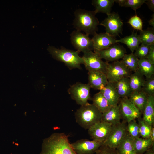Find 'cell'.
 Here are the masks:
<instances>
[{
	"instance_id": "cell-1",
	"label": "cell",
	"mask_w": 154,
	"mask_h": 154,
	"mask_svg": "<svg viewBox=\"0 0 154 154\" xmlns=\"http://www.w3.org/2000/svg\"><path fill=\"white\" fill-rule=\"evenodd\" d=\"M64 133H54L43 141L40 154H77Z\"/></svg>"
},
{
	"instance_id": "cell-2",
	"label": "cell",
	"mask_w": 154,
	"mask_h": 154,
	"mask_svg": "<svg viewBox=\"0 0 154 154\" xmlns=\"http://www.w3.org/2000/svg\"><path fill=\"white\" fill-rule=\"evenodd\" d=\"M94 11L79 9L74 13L73 25L76 30L84 32L89 35H93L98 30L99 22Z\"/></svg>"
},
{
	"instance_id": "cell-3",
	"label": "cell",
	"mask_w": 154,
	"mask_h": 154,
	"mask_svg": "<svg viewBox=\"0 0 154 154\" xmlns=\"http://www.w3.org/2000/svg\"><path fill=\"white\" fill-rule=\"evenodd\" d=\"M102 116V113L93 104L89 103L81 106L75 114L76 122L85 129L101 121Z\"/></svg>"
},
{
	"instance_id": "cell-4",
	"label": "cell",
	"mask_w": 154,
	"mask_h": 154,
	"mask_svg": "<svg viewBox=\"0 0 154 154\" xmlns=\"http://www.w3.org/2000/svg\"><path fill=\"white\" fill-rule=\"evenodd\" d=\"M47 50L53 58L64 63L70 69L81 68V65L83 64L82 57L79 55L77 51L67 49L62 47L58 48L49 46Z\"/></svg>"
},
{
	"instance_id": "cell-5",
	"label": "cell",
	"mask_w": 154,
	"mask_h": 154,
	"mask_svg": "<svg viewBox=\"0 0 154 154\" xmlns=\"http://www.w3.org/2000/svg\"><path fill=\"white\" fill-rule=\"evenodd\" d=\"M107 62L105 74L109 82L114 84L123 78L129 77L131 74L121 60Z\"/></svg>"
},
{
	"instance_id": "cell-6",
	"label": "cell",
	"mask_w": 154,
	"mask_h": 154,
	"mask_svg": "<svg viewBox=\"0 0 154 154\" xmlns=\"http://www.w3.org/2000/svg\"><path fill=\"white\" fill-rule=\"evenodd\" d=\"M127 125L126 122L124 121L112 125L110 133L103 144L116 149L127 133Z\"/></svg>"
},
{
	"instance_id": "cell-7",
	"label": "cell",
	"mask_w": 154,
	"mask_h": 154,
	"mask_svg": "<svg viewBox=\"0 0 154 154\" xmlns=\"http://www.w3.org/2000/svg\"><path fill=\"white\" fill-rule=\"evenodd\" d=\"M90 88L88 83L78 82L71 86L68 91L72 99L81 106L88 103V101L91 99Z\"/></svg>"
},
{
	"instance_id": "cell-8",
	"label": "cell",
	"mask_w": 154,
	"mask_h": 154,
	"mask_svg": "<svg viewBox=\"0 0 154 154\" xmlns=\"http://www.w3.org/2000/svg\"><path fill=\"white\" fill-rule=\"evenodd\" d=\"M99 24L105 28L106 32L115 37L122 34L123 23L118 13H111Z\"/></svg>"
},
{
	"instance_id": "cell-9",
	"label": "cell",
	"mask_w": 154,
	"mask_h": 154,
	"mask_svg": "<svg viewBox=\"0 0 154 154\" xmlns=\"http://www.w3.org/2000/svg\"><path fill=\"white\" fill-rule=\"evenodd\" d=\"M83 64L89 71H98L105 74L107 62L102 60L96 52L90 51L83 53Z\"/></svg>"
},
{
	"instance_id": "cell-10",
	"label": "cell",
	"mask_w": 154,
	"mask_h": 154,
	"mask_svg": "<svg viewBox=\"0 0 154 154\" xmlns=\"http://www.w3.org/2000/svg\"><path fill=\"white\" fill-rule=\"evenodd\" d=\"M89 35L76 30L71 33V43L77 51L84 53L93 50L92 39Z\"/></svg>"
},
{
	"instance_id": "cell-11",
	"label": "cell",
	"mask_w": 154,
	"mask_h": 154,
	"mask_svg": "<svg viewBox=\"0 0 154 154\" xmlns=\"http://www.w3.org/2000/svg\"><path fill=\"white\" fill-rule=\"evenodd\" d=\"M118 105L121 118L126 122L141 117L142 113L128 98H120Z\"/></svg>"
},
{
	"instance_id": "cell-12",
	"label": "cell",
	"mask_w": 154,
	"mask_h": 154,
	"mask_svg": "<svg viewBox=\"0 0 154 154\" xmlns=\"http://www.w3.org/2000/svg\"><path fill=\"white\" fill-rule=\"evenodd\" d=\"M112 125L107 122L101 121L96 123L88 130V133L92 140L104 142L111 131Z\"/></svg>"
},
{
	"instance_id": "cell-13",
	"label": "cell",
	"mask_w": 154,
	"mask_h": 154,
	"mask_svg": "<svg viewBox=\"0 0 154 154\" xmlns=\"http://www.w3.org/2000/svg\"><path fill=\"white\" fill-rule=\"evenodd\" d=\"M103 143L93 140L82 139L71 144L77 154H94Z\"/></svg>"
},
{
	"instance_id": "cell-14",
	"label": "cell",
	"mask_w": 154,
	"mask_h": 154,
	"mask_svg": "<svg viewBox=\"0 0 154 154\" xmlns=\"http://www.w3.org/2000/svg\"><path fill=\"white\" fill-rule=\"evenodd\" d=\"M97 52L102 59L106 62H114L122 59L126 54V49L122 45L117 43L114 44L108 48Z\"/></svg>"
},
{
	"instance_id": "cell-15",
	"label": "cell",
	"mask_w": 154,
	"mask_h": 154,
	"mask_svg": "<svg viewBox=\"0 0 154 154\" xmlns=\"http://www.w3.org/2000/svg\"><path fill=\"white\" fill-rule=\"evenodd\" d=\"M92 39L94 52L105 49L117 43L116 39L114 37L110 36L106 33L98 34L96 33L93 35Z\"/></svg>"
},
{
	"instance_id": "cell-16",
	"label": "cell",
	"mask_w": 154,
	"mask_h": 154,
	"mask_svg": "<svg viewBox=\"0 0 154 154\" xmlns=\"http://www.w3.org/2000/svg\"><path fill=\"white\" fill-rule=\"evenodd\" d=\"M88 83L91 88L100 90H102L108 83L106 74L98 71H89Z\"/></svg>"
},
{
	"instance_id": "cell-17",
	"label": "cell",
	"mask_w": 154,
	"mask_h": 154,
	"mask_svg": "<svg viewBox=\"0 0 154 154\" xmlns=\"http://www.w3.org/2000/svg\"><path fill=\"white\" fill-rule=\"evenodd\" d=\"M100 91L112 106H115L118 104L120 98L114 84L108 82L104 88Z\"/></svg>"
},
{
	"instance_id": "cell-18",
	"label": "cell",
	"mask_w": 154,
	"mask_h": 154,
	"mask_svg": "<svg viewBox=\"0 0 154 154\" xmlns=\"http://www.w3.org/2000/svg\"><path fill=\"white\" fill-rule=\"evenodd\" d=\"M122 119L118 105L112 106L107 111L102 114L101 121L114 125L121 122Z\"/></svg>"
},
{
	"instance_id": "cell-19",
	"label": "cell",
	"mask_w": 154,
	"mask_h": 154,
	"mask_svg": "<svg viewBox=\"0 0 154 154\" xmlns=\"http://www.w3.org/2000/svg\"><path fill=\"white\" fill-rule=\"evenodd\" d=\"M148 97V96L141 90L132 92L128 98L143 113L147 104Z\"/></svg>"
},
{
	"instance_id": "cell-20",
	"label": "cell",
	"mask_w": 154,
	"mask_h": 154,
	"mask_svg": "<svg viewBox=\"0 0 154 154\" xmlns=\"http://www.w3.org/2000/svg\"><path fill=\"white\" fill-rule=\"evenodd\" d=\"M143 119L151 127L154 123V96H148L147 104L143 111Z\"/></svg>"
},
{
	"instance_id": "cell-21",
	"label": "cell",
	"mask_w": 154,
	"mask_h": 154,
	"mask_svg": "<svg viewBox=\"0 0 154 154\" xmlns=\"http://www.w3.org/2000/svg\"><path fill=\"white\" fill-rule=\"evenodd\" d=\"M133 140L127 133L116 149L118 154H137L134 146Z\"/></svg>"
},
{
	"instance_id": "cell-22",
	"label": "cell",
	"mask_w": 154,
	"mask_h": 154,
	"mask_svg": "<svg viewBox=\"0 0 154 154\" xmlns=\"http://www.w3.org/2000/svg\"><path fill=\"white\" fill-rule=\"evenodd\" d=\"M116 42L125 44L131 52L133 53L137 47L141 44L139 35L134 31L131 34L119 40H116Z\"/></svg>"
},
{
	"instance_id": "cell-23",
	"label": "cell",
	"mask_w": 154,
	"mask_h": 154,
	"mask_svg": "<svg viewBox=\"0 0 154 154\" xmlns=\"http://www.w3.org/2000/svg\"><path fill=\"white\" fill-rule=\"evenodd\" d=\"M115 0H93L92 5L95 7L96 14L102 13L108 15L111 13Z\"/></svg>"
},
{
	"instance_id": "cell-24",
	"label": "cell",
	"mask_w": 154,
	"mask_h": 154,
	"mask_svg": "<svg viewBox=\"0 0 154 154\" xmlns=\"http://www.w3.org/2000/svg\"><path fill=\"white\" fill-rule=\"evenodd\" d=\"M131 92L142 90L145 81L144 76L137 70L131 74L129 77Z\"/></svg>"
},
{
	"instance_id": "cell-25",
	"label": "cell",
	"mask_w": 154,
	"mask_h": 154,
	"mask_svg": "<svg viewBox=\"0 0 154 154\" xmlns=\"http://www.w3.org/2000/svg\"><path fill=\"white\" fill-rule=\"evenodd\" d=\"M154 143L149 138L138 137L133 140V145L137 154H143L154 147Z\"/></svg>"
},
{
	"instance_id": "cell-26",
	"label": "cell",
	"mask_w": 154,
	"mask_h": 154,
	"mask_svg": "<svg viewBox=\"0 0 154 154\" xmlns=\"http://www.w3.org/2000/svg\"><path fill=\"white\" fill-rule=\"evenodd\" d=\"M120 98H128L131 93L129 82V77L123 78L114 83Z\"/></svg>"
},
{
	"instance_id": "cell-27",
	"label": "cell",
	"mask_w": 154,
	"mask_h": 154,
	"mask_svg": "<svg viewBox=\"0 0 154 154\" xmlns=\"http://www.w3.org/2000/svg\"><path fill=\"white\" fill-rule=\"evenodd\" d=\"M92 100L93 104L102 114L107 111L112 106L100 91L94 95Z\"/></svg>"
},
{
	"instance_id": "cell-28",
	"label": "cell",
	"mask_w": 154,
	"mask_h": 154,
	"mask_svg": "<svg viewBox=\"0 0 154 154\" xmlns=\"http://www.w3.org/2000/svg\"><path fill=\"white\" fill-rule=\"evenodd\" d=\"M138 70L146 78H150L154 74V65L146 58L139 59Z\"/></svg>"
},
{
	"instance_id": "cell-29",
	"label": "cell",
	"mask_w": 154,
	"mask_h": 154,
	"mask_svg": "<svg viewBox=\"0 0 154 154\" xmlns=\"http://www.w3.org/2000/svg\"><path fill=\"white\" fill-rule=\"evenodd\" d=\"M139 59L134 53L125 54L121 60L131 71L135 72L138 70Z\"/></svg>"
},
{
	"instance_id": "cell-30",
	"label": "cell",
	"mask_w": 154,
	"mask_h": 154,
	"mask_svg": "<svg viewBox=\"0 0 154 154\" xmlns=\"http://www.w3.org/2000/svg\"><path fill=\"white\" fill-rule=\"evenodd\" d=\"M139 35L141 44L149 46L154 44V28H148L143 30Z\"/></svg>"
},
{
	"instance_id": "cell-31",
	"label": "cell",
	"mask_w": 154,
	"mask_h": 154,
	"mask_svg": "<svg viewBox=\"0 0 154 154\" xmlns=\"http://www.w3.org/2000/svg\"><path fill=\"white\" fill-rule=\"evenodd\" d=\"M137 119L140 136L144 139L149 138L151 130L152 127H151L147 124L144 121L143 118L140 117Z\"/></svg>"
},
{
	"instance_id": "cell-32",
	"label": "cell",
	"mask_w": 154,
	"mask_h": 154,
	"mask_svg": "<svg viewBox=\"0 0 154 154\" xmlns=\"http://www.w3.org/2000/svg\"><path fill=\"white\" fill-rule=\"evenodd\" d=\"M127 123V133L130 136L134 139L140 137L138 124L135 119Z\"/></svg>"
},
{
	"instance_id": "cell-33",
	"label": "cell",
	"mask_w": 154,
	"mask_h": 154,
	"mask_svg": "<svg viewBox=\"0 0 154 154\" xmlns=\"http://www.w3.org/2000/svg\"><path fill=\"white\" fill-rule=\"evenodd\" d=\"M142 90L148 96H154V75L146 78Z\"/></svg>"
},
{
	"instance_id": "cell-34",
	"label": "cell",
	"mask_w": 154,
	"mask_h": 154,
	"mask_svg": "<svg viewBox=\"0 0 154 154\" xmlns=\"http://www.w3.org/2000/svg\"><path fill=\"white\" fill-rule=\"evenodd\" d=\"M150 46L141 44L136 49L134 53L139 59H146Z\"/></svg>"
},
{
	"instance_id": "cell-35",
	"label": "cell",
	"mask_w": 154,
	"mask_h": 154,
	"mask_svg": "<svg viewBox=\"0 0 154 154\" xmlns=\"http://www.w3.org/2000/svg\"><path fill=\"white\" fill-rule=\"evenodd\" d=\"M127 23L134 29L141 31L143 30V22L141 18L135 15L131 17Z\"/></svg>"
},
{
	"instance_id": "cell-36",
	"label": "cell",
	"mask_w": 154,
	"mask_h": 154,
	"mask_svg": "<svg viewBox=\"0 0 154 154\" xmlns=\"http://www.w3.org/2000/svg\"><path fill=\"white\" fill-rule=\"evenodd\" d=\"M146 0H126L123 6L125 7H130L136 11L146 1Z\"/></svg>"
},
{
	"instance_id": "cell-37",
	"label": "cell",
	"mask_w": 154,
	"mask_h": 154,
	"mask_svg": "<svg viewBox=\"0 0 154 154\" xmlns=\"http://www.w3.org/2000/svg\"><path fill=\"white\" fill-rule=\"evenodd\" d=\"M95 154H118L116 149L110 148L103 144L97 151Z\"/></svg>"
},
{
	"instance_id": "cell-38",
	"label": "cell",
	"mask_w": 154,
	"mask_h": 154,
	"mask_svg": "<svg viewBox=\"0 0 154 154\" xmlns=\"http://www.w3.org/2000/svg\"><path fill=\"white\" fill-rule=\"evenodd\" d=\"M146 59L151 63L154 65V44L150 46Z\"/></svg>"
},
{
	"instance_id": "cell-39",
	"label": "cell",
	"mask_w": 154,
	"mask_h": 154,
	"mask_svg": "<svg viewBox=\"0 0 154 154\" xmlns=\"http://www.w3.org/2000/svg\"><path fill=\"white\" fill-rule=\"evenodd\" d=\"M145 3L149 8L152 11H154V0H146Z\"/></svg>"
},
{
	"instance_id": "cell-40",
	"label": "cell",
	"mask_w": 154,
	"mask_h": 154,
	"mask_svg": "<svg viewBox=\"0 0 154 154\" xmlns=\"http://www.w3.org/2000/svg\"><path fill=\"white\" fill-rule=\"evenodd\" d=\"M150 139L153 142H154V128L153 126L152 127L150 135Z\"/></svg>"
},
{
	"instance_id": "cell-41",
	"label": "cell",
	"mask_w": 154,
	"mask_h": 154,
	"mask_svg": "<svg viewBox=\"0 0 154 154\" xmlns=\"http://www.w3.org/2000/svg\"><path fill=\"white\" fill-rule=\"evenodd\" d=\"M149 24L152 27L154 28V14H153L152 16V17L148 22Z\"/></svg>"
},
{
	"instance_id": "cell-42",
	"label": "cell",
	"mask_w": 154,
	"mask_h": 154,
	"mask_svg": "<svg viewBox=\"0 0 154 154\" xmlns=\"http://www.w3.org/2000/svg\"><path fill=\"white\" fill-rule=\"evenodd\" d=\"M126 0H115V2L117 3L121 7H123V6Z\"/></svg>"
},
{
	"instance_id": "cell-43",
	"label": "cell",
	"mask_w": 154,
	"mask_h": 154,
	"mask_svg": "<svg viewBox=\"0 0 154 154\" xmlns=\"http://www.w3.org/2000/svg\"><path fill=\"white\" fill-rule=\"evenodd\" d=\"M143 154H154V147L147 150Z\"/></svg>"
}]
</instances>
